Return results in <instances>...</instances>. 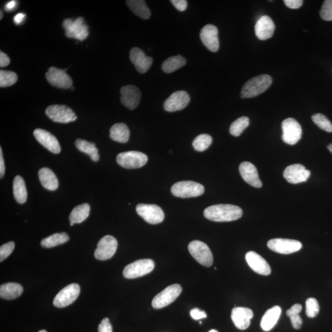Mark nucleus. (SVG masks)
I'll return each mask as SVG.
<instances>
[{"mask_svg":"<svg viewBox=\"0 0 332 332\" xmlns=\"http://www.w3.org/2000/svg\"><path fill=\"white\" fill-rule=\"evenodd\" d=\"M62 26L65 30V35L68 38L83 41L88 37L89 28L82 17H79L75 21L71 19H65Z\"/></svg>","mask_w":332,"mask_h":332,"instance_id":"obj_3","label":"nucleus"},{"mask_svg":"<svg viewBox=\"0 0 332 332\" xmlns=\"http://www.w3.org/2000/svg\"><path fill=\"white\" fill-rule=\"evenodd\" d=\"M154 268L155 263L152 259H139L124 268L123 276L127 279L142 277L152 272Z\"/></svg>","mask_w":332,"mask_h":332,"instance_id":"obj_6","label":"nucleus"},{"mask_svg":"<svg viewBox=\"0 0 332 332\" xmlns=\"http://www.w3.org/2000/svg\"><path fill=\"white\" fill-rule=\"evenodd\" d=\"M283 136L282 139L286 144L294 146L299 141L302 136V129L297 120L289 118L284 120L282 123Z\"/></svg>","mask_w":332,"mask_h":332,"instance_id":"obj_9","label":"nucleus"},{"mask_svg":"<svg viewBox=\"0 0 332 332\" xmlns=\"http://www.w3.org/2000/svg\"><path fill=\"white\" fill-rule=\"evenodd\" d=\"M239 172L245 182L255 188H261L262 183L259 179L257 170L249 162H243L239 166Z\"/></svg>","mask_w":332,"mask_h":332,"instance_id":"obj_25","label":"nucleus"},{"mask_svg":"<svg viewBox=\"0 0 332 332\" xmlns=\"http://www.w3.org/2000/svg\"><path fill=\"white\" fill-rule=\"evenodd\" d=\"M312 121L320 129L328 132H332V123L327 117L321 113H316L312 116Z\"/></svg>","mask_w":332,"mask_h":332,"instance_id":"obj_39","label":"nucleus"},{"mask_svg":"<svg viewBox=\"0 0 332 332\" xmlns=\"http://www.w3.org/2000/svg\"><path fill=\"white\" fill-rule=\"evenodd\" d=\"M46 80L55 87L61 89H69L72 87L73 82L69 75L63 70L54 67L49 68L46 74Z\"/></svg>","mask_w":332,"mask_h":332,"instance_id":"obj_15","label":"nucleus"},{"mask_svg":"<svg viewBox=\"0 0 332 332\" xmlns=\"http://www.w3.org/2000/svg\"><path fill=\"white\" fill-rule=\"evenodd\" d=\"M301 309H302V306L300 304H295L286 312L287 316L291 319L293 327L297 330L300 329L303 324L302 319L299 316Z\"/></svg>","mask_w":332,"mask_h":332,"instance_id":"obj_36","label":"nucleus"},{"mask_svg":"<svg viewBox=\"0 0 332 332\" xmlns=\"http://www.w3.org/2000/svg\"><path fill=\"white\" fill-rule=\"evenodd\" d=\"M253 313L250 309L236 307L231 312V319L234 325L239 330H245L249 327Z\"/></svg>","mask_w":332,"mask_h":332,"instance_id":"obj_23","label":"nucleus"},{"mask_svg":"<svg viewBox=\"0 0 332 332\" xmlns=\"http://www.w3.org/2000/svg\"><path fill=\"white\" fill-rule=\"evenodd\" d=\"M74 225V223H71V226H73Z\"/></svg>","mask_w":332,"mask_h":332,"instance_id":"obj_56","label":"nucleus"},{"mask_svg":"<svg viewBox=\"0 0 332 332\" xmlns=\"http://www.w3.org/2000/svg\"><path fill=\"white\" fill-rule=\"evenodd\" d=\"M75 146L80 152L85 153L90 156L91 160L93 161L97 162L99 160V150L97 149L96 144L93 142H89L79 139L75 142Z\"/></svg>","mask_w":332,"mask_h":332,"instance_id":"obj_31","label":"nucleus"},{"mask_svg":"<svg viewBox=\"0 0 332 332\" xmlns=\"http://www.w3.org/2000/svg\"><path fill=\"white\" fill-rule=\"evenodd\" d=\"M39 179L44 188L50 191L56 190L58 186V180L51 169L43 167L38 172Z\"/></svg>","mask_w":332,"mask_h":332,"instance_id":"obj_27","label":"nucleus"},{"mask_svg":"<svg viewBox=\"0 0 332 332\" xmlns=\"http://www.w3.org/2000/svg\"><path fill=\"white\" fill-rule=\"evenodd\" d=\"M3 16H4V15H3L2 11H1V17H0V19H2Z\"/></svg>","mask_w":332,"mask_h":332,"instance_id":"obj_54","label":"nucleus"},{"mask_svg":"<svg viewBox=\"0 0 332 332\" xmlns=\"http://www.w3.org/2000/svg\"><path fill=\"white\" fill-rule=\"evenodd\" d=\"M209 332H218V331H217L216 330H214V329H213V330H211L209 331Z\"/></svg>","mask_w":332,"mask_h":332,"instance_id":"obj_53","label":"nucleus"},{"mask_svg":"<svg viewBox=\"0 0 332 332\" xmlns=\"http://www.w3.org/2000/svg\"><path fill=\"white\" fill-rule=\"evenodd\" d=\"M171 192L174 196L181 198L197 197L204 193L205 187L192 181H182L172 185Z\"/></svg>","mask_w":332,"mask_h":332,"instance_id":"obj_4","label":"nucleus"},{"mask_svg":"<svg viewBox=\"0 0 332 332\" xmlns=\"http://www.w3.org/2000/svg\"><path fill=\"white\" fill-rule=\"evenodd\" d=\"M190 101V97L186 91L175 92L164 102V108L169 112L180 111L184 109Z\"/></svg>","mask_w":332,"mask_h":332,"instance_id":"obj_16","label":"nucleus"},{"mask_svg":"<svg viewBox=\"0 0 332 332\" xmlns=\"http://www.w3.org/2000/svg\"><path fill=\"white\" fill-rule=\"evenodd\" d=\"M116 161L124 168L138 169L146 165L148 161V157L143 153L137 151H129V152L119 153L117 156Z\"/></svg>","mask_w":332,"mask_h":332,"instance_id":"obj_5","label":"nucleus"},{"mask_svg":"<svg viewBox=\"0 0 332 332\" xmlns=\"http://www.w3.org/2000/svg\"><path fill=\"white\" fill-rule=\"evenodd\" d=\"M46 114L52 121L59 123H69L77 119L74 111L66 105H50L46 108Z\"/></svg>","mask_w":332,"mask_h":332,"instance_id":"obj_8","label":"nucleus"},{"mask_svg":"<svg viewBox=\"0 0 332 332\" xmlns=\"http://www.w3.org/2000/svg\"><path fill=\"white\" fill-rule=\"evenodd\" d=\"M245 259L251 269L258 274L268 276L272 273L270 264L257 253L250 251L245 255Z\"/></svg>","mask_w":332,"mask_h":332,"instance_id":"obj_22","label":"nucleus"},{"mask_svg":"<svg viewBox=\"0 0 332 332\" xmlns=\"http://www.w3.org/2000/svg\"><path fill=\"white\" fill-rule=\"evenodd\" d=\"M126 4L129 9L139 18L143 19L150 18L151 12L146 2L143 0H128Z\"/></svg>","mask_w":332,"mask_h":332,"instance_id":"obj_32","label":"nucleus"},{"mask_svg":"<svg viewBox=\"0 0 332 332\" xmlns=\"http://www.w3.org/2000/svg\"><path fill=\"white\" fill-rule=\"evenodd\" d=\"M320 307L319 303L314 298H309L306 301V313L307 316L314 318L319 313Z\"/></svg>","mask_w":332,"mask_h":332,"instance_id":"obj_41","label":"nucleus"},{"mask_svg":"<svg viewBox=\"0 0 332 332\" xmlns=\"http://www.w3.org/2000/svg\"><path fill=\"white\" fill-rule=\"evenodd\" d=\"M219 31L216 26L208 24L204 27L200 33V38L204 45L212 52L219 49Z\"/></svg>","mask_w":332,"mask_h":332,"instance_id":"obj_19","label":"nucleus"},{"mask_svg":"<svg viewBox=\"0 0 332 332\" xmlns=\"http://www.w3.org/2000/svg\"><path fill=\"white\" fill-rule=\"evenodd\" d=\"M33 135L37 141L47 150L54 154L60 152L61 148L57 139L51 133L46 130L37 129L33 132Z\"/></svg>","mask_w":332,"mask_h":332,"instance_id":"obj_20","label":"nucleus"},{"mask_svg":"<svg viewBox=\"0 0 332 332\" xmlns=\"http://www.w3.org/2000/svg\"><path fill=\"white\" fill-rule=\"evenodd\" d=\"M5 172V165L2 147L0 148V177H4Z\"/></svg>","mask_w":332,"mask_h":332,"instance_id":"obj_49","label":"nucleus"},{"mask_svg":"<svg viewBox=\"0 0 332 332\" xmlns=\"http://www.w3.org/2000/svg\"><path fill=\"white\" fill-rule=\"evenodd\" d=\"M213 142V138L208 135H202L198 136L192 142V147L197 152H204L211 146Z\"/></svg>","mask_w":332,"mask_h":332,"instance_id":"obj_38","label":"nucleus"},{"mask_svg":"<svg viewBox=\"0 0 332 332\" xmlns=\"http://www.w3.org/2000/svg\"><path fill=\"white\" fill-rule=\"evenodd\" d=\"M38 332H47V331H46L45 330H42L39 331Z\"/></svg>","mask_w":332,"mask_h":332,"instance_id":"obj_55","label":"nucleus"},{"mask_svg":"<svg viewBox=\"0 0 332 332\" xmlns=\"http://www.w3.org/2000/svg\"><path fill=\"white\" fill-rule=\"evenodd\" d=\"M320 15L323 20L332 21V0H326L323 2Z\"/></svg>","mask_w":332,"mask_h":332,"instance_id":"obj_42","label":"nucleus"},{"mask_svg":"<svg viewBox=\"0 0 332 332\" xmlns=\"http://www.w3.org/2000/svg\"><path fill=\"white\" fill-rule=\"evenodd\" d=\"M272 83V78L268 75H261L245 83L242 89V98H252L264 93Z\"/></svg>","mask_w":332,"mask_h":332,"instance_id":"obj_2","label":"nucleus"},{"mask_svg":"<svg viewBox=\"0 0 332 332\" xmlns=\"http://www.w3.org/2000/svg\"><path fill=\"white\" fill-rule=\"evenodd\" d=\"M25 18H26V15L25 14L22 13H19L14 18V21H15L16 24L19 25L23 22Z\"/></svg>","mask_w":332,"mask_h":332,"instance_id":"obj_50","label":"nucleus"},{"mask_svg":"<svg viewBox=\"0 0 332 332\" xmlns=\"http://www.w3.org/2000/svg\"><path fill=\"white\" fill-rule=\"evenodd\" d=\"M23 287L20 284L9 283L0 286V297L3 299L14 300L20 297L23 292Z\"/></svg>","mask_w":332,"mask_h":332,"instance_id":"obj_28","label":"nucleus"},{"mask_svg":"<svg viewBox=\"0 0 332 332\" xmlns=\"http://www.w3.org/2000/svg\"><path fill=\"white\" fill-rule=\"evenodd\" d=\"M69 236L65 233H55L42 240L41 246L45 248H52L68 242Z\"/></svg>","mask_w":332,"mask_h":332,"instance_id":"obj_35","label":"nucleus"},{"mask_svg":"<svg viewBox=\"0 0 332 332\" xmlns=\"http://www.w3.org/2000/svg\"><path fill=\"white\" fill-rule=\"evenodd\" d=\"M17 2L16 1H11L8 2L5 6V10L7 11H11L15 9L17 7Z\"/></svg>","mask_w":332,"mask_h":332,"instance_id":"obj_51","label":"nucleus"},{"mask_svg":"<svg viewBox=\"0 0 332 332\" xmlns=\"http://www.w3.org/2000/svg\"><path fill=\"white\" fill-rule=\"evenodd\" d=\"M327 148L328 150L330 151V152L332 153V144L328 145Z\"/></svg>","mask_w":332,"mask_h":332,"instance_id":"obj_52","label":"nucleus"},{"mask_svg":"<svg viewBox=\"0 0 332 332\" xmlns=\"http://www.w3.org/2000/svg\"><path fill=\"white\" fill-rule=\"evenodd\" d=\"M13 194L17 203L24 204L27 199V191L24 180L20 175H17L13 181Z\"/></svg>","mask_w":332,"mask_h":332,"instance_id":"obj_30","label":"nucleus"},{"mask_svg":"<svg viewBox=\"0 0 332 332\" xmlns=\"http://www.w3.org/2000/svg\"><path fill=\"white\" fill-rule=\"evenodd\" d=\"M267 245L270 249L281 254H291L302 247V244L297 240L283 238L271 239Z\"/></svg>","mask_w":332,"mask_h":332,"instance_id":"obj_12","label":"nucleus"},{"mask_svg":"<svg viewBox=\"0 0 332 332\" xmlns=\"http://www.w3.org/2000/svg\"><path fill=\"white\" fill-rule=\"evenodd\" d=\"M188 250L193 258L203 266L209 267L213 263V255L208 245L200 241H193L188 245Z\"/></svg>","mask_w":332,"mask_h":332,"instance_id":"obj_7","label":"nucleus"},{"mask_svg":"<svg viewBox=\"0 0 332 332\" xmlns=\"http://www.w3.org/2000/svg\"><path fill=\"white\" fill-rule=\"evenodd\" d=\"M18 75L11 71H0V87H9L18 81Z\"/></svg>","mask_w":332,"mask_h":332,"instance_id":"obj_40","label":"nucleus"},{"mask_svg":"<svg viewBox=\"0 0 332 332\" xmlns=\"http://www.w3.org/2000/svg\"><path fill=\"white\" fill-rule=\"evenodd\" d=\"M275 30L274 22L268 16L261 17L255 24V35L260 40H267L272 38L274 34Z\"/></svg>","mask_w":332,"mask_h":332,"instance_id":"obj_24","label":"nucleus"},{"mask_svg":"<svg viewBox=\"0 0 332 332\" xmlns=\"http://www.w3.org/2000/svg\"><path fill=\"white\" fill-rule=\"evenodd\" d=\"M249 119L246 116H242L236 119L231 125L230 128L231 135L235 137L239 136L249 126Z\"/></svg>","mask_w":332,"mask_h":332,"instance_id":"obj_37","label":"nucleus"},{"mask_svg":"<svg viewBox=\"0 0 332 332\" xmlns=\"http://www.w3.org/2000/svg\"><path fill=\"white\" fill-rule=\"evenodd\" d=\"M80 294V287L77 284H72L65 287L58 293L53 305L57 308H65L71 305L77 299Z\"/></svg>","mask_w":332,"mask_h":332,"instance_id":"obj_13","label":"nucleus"},{"mask_svg":"<svg viewBox=\"0 0 332 332\" xmlns=\"http://www.w3.org/2000/svg\"><path fill=\"white\" fill-rule=\"evenodd\" d=\"M130 131L124 123H116L110 128V138L119 143H126L129 141Z\"/></svg>","mask_w":332,"mask_h":332,"instance_id":"obj_29","label":"nucleus"},{"mask_svg":"<svg viewBox=\"0 0 332 332\" xmlns=\"http://www.w3.org/2000/svg\"><path fill=\"white\" fill-rule=\"evenodd\" d=\"M121 102L125 107L132 110L136 109L140 104L141 99V91L134 85L123 86L120 91Z\"/></svg>","mask_w":332,"mask_h":332,"instance_id":"obj_18","label":"nucleus"},{"mask_svg":"<svg viewBox=\"0 0 332 332\" xmlns=\"http://www.w3.org/2000/svg\"><path fill=\"white\" fill-rule=\"evenodd\" d=\"M15 242L12 241L2 245L0 247V261L2 262L8 257L15 249Z\"/></svg>","mask_w":332,"mask_h":332,"instance_id":"obj_43","label":"nucleus"},{"mask_svg":"<svg viewBox=\"0 0 332 332\" xmlns=\"http://www.w3.org/2000/svg\"><path fill=\"white\" fill-rule=\"evenodd\" d=\"M281 308L279 306H273L265 312L262 317L260 325L264 331H269L275 327L281 316Z\"/></svg>","mask_w":332,"mask_h":332,"instance_id":"obj_26","label":"nucleus"},{"mask_svg":"<svg viewBox=\"0 0 332 332\" xmlns=\"http://www.w3.org/2000/svg\"><path fill=\"white\" fill-rule=\"evenodd\" d=\"M171 4L179 11H184L186 10L187 1L186 0H171Z\"/></svg>","mask_w":332,"mask_h":332,"instance_id":"obj_46","label":"nucleus"},{"mask_svg":"<svg viewBox=\"0 0 332 332\" xmlns=\"http://www.w3.org/2000/svg\"><path fill=\"white\" fill-rule=\"evenodd\" d=\"M118 242L112 236L107 235L100 240L95 250L94 256L99 260H107L113 257L115 253Z\"/></svg>","mask_w":332,"mask_h":332,"instance_id":"obj_14","label":"nucleus"},{"mask_svg":"<svg viewBox=\"0 0 332 332\" xmlns=\"http://www.w3.org/2000/svg\"><path fill=\"white\" fill-rule=\"evenodd\" d=\"M284 4L291 9H298L302 6V0H284Z\"/></svg>","mask_w":332,"mask_h":332,"instance_id":"obj_47","label":"nucleus"},{"mask_svg":"<svg viewBox=\"0 0 332 332\" xmlns=\"http://www.w3.org/2000/svg\"><path fill=\"white\" fill-rule=\"evenodd\" d=\"M190 316L194 320H200L207 317L206 312L201 311L197 308L192 309L190 311Z\"/></svg>","mask_w":332,"mask_h":332,"instance_id":"obj_45","label":"nucleus"},{"mask_svg":"<svg viewBox=\"0 0 332 332\" xmlns=\"http://www.w3.org/2000/svg\"><path fill=\"white\" fill-rule=\"evenodd\" d=\"M90 206L88 204H83L75 207L70 214L71 223H80L85 221L90 213Z\"/></svg>","mask_w":332,"mask_h":332,"instance_id":"obj_33","label":"nucleus"},{"mask_svg":"<svg viewBox=\"0 0 332 332\" xmlns=\"http://www.w3.org/2000/svg\"><path fill=\"white\" fill-rule=\"evenodd\" d=\"M310 174V171L302 164H295L286 167L284 172V177L290 183L298 184L306 182Z\"/></svg>","mask_w":332,"mask_h":332,"instance_id":"obj_17","label":"nucleus"},{"mask_svg":"<svg viewBox=\"0 0 332 332\" xmlns=\"http://www.w3.org/2000/svg\"><path fill=\"white\" fill-rule=\"evenodd\" d=\"M185 58L181 55H176L167 58L162 64V70L167 74H171L185 65Z\"/></svg>","mask_w":332,"mask_h":332,"instance_id":"obj_34","label":"nucleus"},{"mask_svg":"<svg viewBox=\"0 0 332 332\" xmlns=\"http://www.w3.org/2000/svg\"><path fill=\"white\" fill-rule=\"evenodd\" d=\"M99 332H112V326L108 318H105L100 322L98 327Z\"/></svg>","mask_w":332,"mask_h":332,"instance_id":"obj_44","label":"nucleus"},{"mask_svg":"<svg viewBox=\"0 0 332 332\" xmlns=\"http://www.w3.org/2000/svg\"><path fill=\"white\" fill-rule=\"evenodd\" d=\"M179 284H173L156 295L152 301V306L155 309L164 308L174 302L182 292Z\"/></svg>","mask_w":332,"mask_h":332,"instance_id":"obj_10","label":"nucleus"},{"mask_svg":"<svg viewBox=\"0 0 332 332\" xmlns=\"http://www.w3.org/2000/svg\"><path fill=\"white\" fill-rule=\"evenodd\" d=\"M242 214L241 208L232 205H214L204 211L206 219L217 222L234 221L241 218Z\"/></svg>","mask_w":332,"mask_h":332,"instance_id":"obj_1","label":"nucleus"},{"mask_svg":"<svg viewBox=\"0 0 332 332\" xmlns=\"http://www.w3.org/2000/svg\"><path fill=\"white\" fill-rule=\"evenodd\" d=\"M136 211L145 221L150 224H158L164 219V212L157 205L139 204L137 206Z\"/></svg>","mask_w":332,"mask_h":332,"instance_id":"obj_11","label":"nucleus"},{"mask_svg":"<svg viewBox=\"0 0 332 332\" xmlns=\"http://www.w3.org/2000/svg\"><path fill=\"white\" fill-rule=\"evenodd\" d=\"M129 57L137 71L141 74L146 73L153 63V58L147 56L145 52L139 47H134L130 50Z\"/></svg>","mask_w":332,"mask_h":332,"instance_id":"obj_21","label":"nucleus"},{"mask_svg":"<svg viewBox=\"0 0 332 332\" xmlns=\"http://www.w3.org/2000/svg\"><path fill=\"white\" fill-rule=\"evenodd\" d=\"M10 63V58L4 52H0V67L5 68L9 65Z\"/></svg>","mask_w":332,"mask_h":332,"instance_id":"obj_48","label":"nucleus"}]
</instances>
